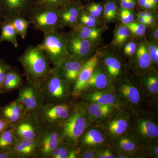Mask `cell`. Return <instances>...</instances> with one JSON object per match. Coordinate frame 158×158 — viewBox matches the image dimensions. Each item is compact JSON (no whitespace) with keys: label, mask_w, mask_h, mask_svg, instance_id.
<instances>
[{"label":"cell","mask_w":158,"mask_h":158,"mask_svg":"<svg viewBox=\"0 0 158 158\" xmlns=\"http://www.w3.org/2000/svg\"><path fill=\"white\" fill-rule=\"evenodd\" d=\"M27 115L23 105L18 99L0 106V117L15 125Z\"/></svg>","instance_id":"20"},{"label":"cell","mask_w":158,"mask_h":158,"mask_svg":"<svg viewBox=\"0 0 158 158\" xmlns=\"http://www.w3.org/2000/svg\"><path fill=\"white\" fill-rule=\"evenodd\" d=\"M117 14L118 19L124 25L135 20V13L133 10L123 9L118 6Z\"/></svg>","instance_id":"37"},{"label":"cell","mask_w":158,"mask_h":158,"mask_svg":"<svg viewBox=\"0 0 158 158\" xmlns=\"http://www.w3.org/2000/svg\"><path fill=\"white\" fill-rule=\"evenodd\" d=\"M23 84V80L18 70L11 65L6 73L0 91V94L12 92Z\"/></svg>","instance_id":"26"},{"label":"cell","mask_w":158,"mask_h":158,"mask_svg":"<svg viewBox=\"0 0 158 158\" xmlns=\"http://www.w3.org/2000/svg\"><path fill=\"white\" fill-rule=\"evenodd\" d=\"M149 0H136L137 5L139 8L142 9L144 5L146 4Z\"/></svg>","instance_id":"50"},{"label":"cell","mask_w":158,"mask_h":158,"mask_svg":"<svg viewBox=\"0 0 158 158\" xmlns=\"http://www.w3.org/2000/svg\"><path fill=\"white\" fill-rule=\"evenodd\" d=\"M8 21L11 23L18 35H19L22 39H24L27 36L28 29L31 24L29 20L25 17L20 16Z\"/></svg>","instance_id":"33"},{"label":"cell","mask_w":158,"mask_h":158,"mask_svg":"<svg viewBox=\"0 0 158 158\" xmlns=\"http://www.w3.org/2000/svg\"><path fill=\"white\" fill-rule=\"evenodd\" d=\"M27 81L39 88L51 73L48 59L38 46L30 45L18 58Z\"/></svg>","instance_id":"1"},{"label":"cell","mask_w":158,"mask_h":158,"mask_svg":"<svg viewBox=\"0 0 158 158\" xmlns=\"http://www.w3.org/2000/svg\"><path fill=\"white\" fill-rule=\"evenodd\" d=\"M103 67L113 82L119 81L123 73V65L120 58L114 53H108L102 56Z\"/></svg>","instance_id":"22"},{"label":"cell","mask_w":158,"mask_h":158,"mask_svg":"<svg viewBox=\"0 0 158 158\" xmlns=\"http://www.w3.org/2000/svg\"><path fill=\"white\" fill-rule=\"evenodd\" d=\"M80 150L78 158H96L98 150L97 148H86L79 147Z\"/></svg>","instance_id":"41"},{"label":"cell","mask_w":158,"mask_h":158,"mask_svg":"<svg viewBox=\"0 0 158 158\" xmlns=\"http://www.w3.org/2000/svg\"><path fill=\"white\" fill-rule=\"evenodd\" d=\"M147 51L150 58L152 64L157 65L158 64V43L145 40Z\"/></svg>","instance_id":"39"},{"label":"cell","mask_w":158,"mask_h":158,"mask_svg":"<svg viewBox=\"0 0 158 158\" xmlns=\"http://www.w3.org/2000/svg\"><path fill=\"white\" fill-rule=\"evenodd\" d=\"M38 140H17L10 153L14 158H36Z\"/></svg>","instance_id":"23"},{"label":"cell","mask_w":158,"mask_h":158,"mask_svg":"<svg viewBox=\"0 0 158 158\" xmlns=\"http://www.w3.org/2000/svg\"><path fill=\"white\" fill-rule=\"evenodd\" d=\"M103 54L102 51H96L93 56L84 62L73 88L72 91V98H79L81 94L83 92L85 85L93 73L94 70L100 63Z\"/></svg>","instance_id":"13"},{"label":"cell","mask_w":158,"mask_h":158,"mask_svg":"<svg viewBox=\"0 0 158 158\" xmlns=\"http://www.w3.org/2000/svg\"><path fill=\"white\" fill-rule=\"evenodd\" d=\"M64 34L68 56L84 62L91 56L97 44L83 39L71 31Z\"/></svg>","instance_id":"10"},{"label":"cell","mask_w":158,"mask_h":158,"mask_svg":"<svg viewBox=\"0 0 158 158\" xmlns=\"http://www.w3.org/2000/svg\"><path fill=\"white\" fill-rule=\"evenodd\" d=\"M27 18L35 30L44 34L59 31L63 28L59 16V8L52 7L32 8Z\"/></svg>","instance_id":"5"},{"label":"cell","mask_w":158,"mask_h":158,"mask_svg":"<svg viewBox=\"0 0 158 158\" xmlns=\"http://www.w3.org/2000/svg\"><path fill=\"white\" fill-rule=\"evenodd\" d=\"M129 30L127 27L123 24H118L116 26L114 31V37L111 45L117 49L122 48L123 45L131 35Z\"/></svg>","instance_id":"30"},{"label":"cell","mask_w":158,"mask_h":158,"mask_svg":"<svg viewBox=\"0 0 158 158\" xmlns=\"http://www.w3.org/2000/svg\"><path fill=\"white\" fill-rule=\"evenodd\" d=\"M113 83L103 66L99 63L85 85L83 92L92 90H113Z\"/></svg>","instance_id":"16"},{"label":"cell","mask_w":158,"mask_h":158,"mask_svg":"<svg viewBox=\"0 0 158 158\" xmlns=\"http://www.w3.org/2000/svg\"><path fill=\"white\" fill-rule=\"evenodd\" d=\"M136 19L135 20L136 21L138 22V23H140L143 24H144V23L146 21V19L144 18L141 16H139L138 15L136 14Z\"/></svg>","instance_id":"51"},{"label":"cell","mask_w":158,"mask_h":158,"mask_svg":"<svg viewBox=\"0 0 158 158\" xmlns=\"http://www.w3.org/2000/svg\"><path fill=\"white\" fill-rule=\"evenodd\" d=\"M16 140L13 127L4 131L0 134V151L10 152Z\"/></svg>","instance_id":"32"},{"label":"cell","mask_w":158,"mask_h":158,"mask_svg":"<svg viewBox=\"0 0 158 158\" xmlns=\"http://www.w3.org/2000/svg\"><path fill=\"white\" fill-rule=\"evenodd\" d=\"M141 90L145 96L157 99L158 94V74L156 70L151 69L142 74Z\"/></svg>","instance_id":"24"},{"label":"cell","mask_w":158,"mask_h":158,"mask_svg":"<svg viewBox=\"0 0 158 158\" xmlns=\"http://www.w3.org/2000/svg\"><path fill=\"white\" fill-rule=\"evenodd\" d=\"M115 147L117 151L132 154L135 156L140 150L141 145L138 140L130 133L125 134L115 140Z\"/></svg>","instance_id":"27"},{"label":"cell","mask_w":158,"mask_h":158,"mask_svg":"<svg viewBox=\"0 0 158 158\" xmlns=\"http://www.w3.org/2000/svg\"><path fill=\"white\" fill-rule=\"evenodd\" d=\"M133 36L138 38L144 37L147 28L143 24L140 23L135 20L125 25Z\"/></svg>","instance_id":"38"},{"label":"cell","mask_w":158,"mask_h":158,"mask_svg":"<svg viewBox=\"0 0 158 158\" xmlns=\"http://www.w3.org/2000/svg\"><path fill=\"white\" fill-rule=\"evenodd\" d=\"M18 90L17 98L24 106L27 115L39 119L40 111L43 105L39 88L27 81Z\"/></svg>","instance_id":"8"},{"label":"cell","mask_w":158,"mask_h":158,"mask_svg":"<svg viewBox=\"0 0 158 158\" xmlns=\"http://www.w3.org/2000/svg\"><path fill=\"white\" fill-rule=\"evenodd\" d=\"M135 63L136 68L142 74L151 69L152 64L146 47L145 40L139 43L135 53Z\"/></svg>","instance_id":"28"},{"label":"cell","mask_w":158,"mask_h":158,"mask_svg":"<svg viewBox=\"0 0 158 158\" xmlns=\"http://www.w3.org/2000/svg\"><path fill=\"white\" fill-rule=\"evenodd\" d=\"M83 10L94 17L100 19L102 17L103 11V2H89L84 6Z\"/></svg>","instance_id":"36"},{"label":"cell","mask_w":158,"mask_h":158,"mask_svg":"<svg viewBox=\"0 0 158 158\" xmlns=\"http://www.w3.org/2000/svg\"></svg>","instance_id":"54"},{"label":"cell","mask_w":158,"mask_h":158,"mask_svg":"<svg viewBox=\"0 0 158 158\" xmlns=\"http://www.w3.org/2000/svg\"><path fill=\"white\" fill-rule=\"evenodd\" d=\"M90 124L82 102H74L68 118L59 127L62 141L72 148H77L81 137Z\"/></svg>","instance_id":"2"},{"label":"cell","mask_w":158,"mask_h":158,"mask_svg":"<svg viewBox=\"0 0 158 158\" xmlns=\"http://www.w3.org/2000/svg\"><path fill=\"white\" fill-rule=\"evenodd\" d=\"M103 5L102 18L103 22L106 23H115L118 19V2L116 0H103Z\"/></svg>","instance_id":"31"},{"label":"cell","mask_w":158,"mask_h":158,"mask_svg":"<svg viewBox=\"0 0 158 158\" xmlns=\"http://www.w3.org/2000/svg\"><path fill=\"white\" fill-rule=\"evenodd\" d=\"M75 34L83 39L98 44L101 40L102 34L106 28L105 26L97 27H90L77 23L70 27Z\"/></svg>","instance_id":"25"},{"label":"cell","mask_w":158,"mask_h":158,"mask_svg":"<svg viewBox=\"0 0 158 158\" xmlns=\"http://www.w3.org/2000/svg\"><path fill=\"white\" fill-rule=\"evenodd\" d=\"M85 62L77 58L68 56L57 68H56L60 76L69 83L73 88Z\"/></svg>","instance_id":"17"},{"label":"cell","mask_w":158,"mask_h":158,"mask_svg":"<svg viewBox=\"0 0 158 158\" xmlns=\"http://www.w3.org/2000/svg\"><path fill=\"white\" fill-rule=\"evenodd\" d=\"M73 103L71 101L60 104L43 105L38 118L44 125L59 127L68 118Z\"/></svg>","instance_id":"7"},{"label":"cell","mask_w":158,"mask_h":158,"mask_svg":"<svg viewBox=\"0 0 158 158\" xmlns=\"http://www.w3.org/2000/svg\"><path fill=\"white\" fill-rule=\"evenodd\" d=\"M78 23L90 27H97L104 26V22L100 19L94 17L84 10L80 15Z\"/></svg>","instance_id":"35"},{"label":"cell","mask_w":158,"mask_h":158,"mask_svg":"<svg viewBox=\"0 0 158 158\" xmlns=\"http://www.w3.org/2000/svg\"><path fill=\"white\" fill-rule=\"evenodd\" d=\"M103 153L104 158H116V156L114 155L113 152L111 150V149L106 148V149L102 150Z\"/></svg>","instance_id":"47"},{"label":"cell","mask_w":158,"mask_h":158,"mask_svg":"<svg viewBox=\"0 0 158 158\" xmlns=\"http://www.w3.org/2000/svg\"><path fill=\"white\" fill-rule=\"evenodd\" d=\"M0 44L7 41L10 42L15 48H17L18 46V34L11 23L7 20L3 19L0 25Z\"/></svg>","instance_id":"29"},{"label":"cell","mask_w":158,"mask_h":158,"mask_svg":"<svg viewBox=\"0 0 158 158\" xmlns=\"http://www.w3.org/2000/svg\"><path fill=\"white\" fill-rule=\"evenodd\" d=\"M75 0H33L31 8L52 7L60 8Z\"/></svg>","instance_id":"34"},{"label":"cell","mask_w":158,"mask_h":158,"mask_svg":"<svg viewBox=\"0 0 158 158\" xmlns=\"http://www.w3.org/2000/svg\"><path fill=\"white\" fill-rule=\"evenodd\" d=\"M39 88L43 105L60 104L71 101L72 87L60 76L55 67Z\"/></svg>","instance_id":"3"},{"label":"cell","mask_w":158,"mask_h":158,"mask_svg":"<svg viewBox=\"0 0 158 158\" xmlns=\"http://www.w3.org/2000/svg\"><path fill=\"white\" fill-rule=\"evenodd\" d=\"M33 0H0V9L3 19L10 20L17 16L27 18Z\"/></svg>","instance_id":"15"},{"label":"cell","mask_w":158,"mask_h":158,"mask_svg":"<svg viewBox=\"0 0 158 158\" xmlns=\"http://www.w3.org/2000/svg\"><path fill=\"white\" fill-rule=\"evenodd\" d=\"M119 7L123 9L133 10L138 6L136 0H116Z\"/></svg>","instance_id":"44"},{"label":"cell","mask_w":158,"mask_h":158,"mask_svg":"<svg viewBox=\"0 0 158 158\" xmlns=\"http://www.w3.org/2000/svg\"><path fill=\"white\" fill-rule=\"evenodd\" d=\"M149 1L151 2L157 8H158V0H149Z\"/></svg>","instance_id":"52"},{"label":"cell","mask_w":158,"mask_h":158,"mask_svg":"<svg viewBox=\"0 0 158 158\" xmlns=\"http://www.w3.org/2000/svg\"><path fill=\"white\" fill-rule=\"evenodd\" d=\"M131 116L119 107L116 109L103 124L106 138L116 140L127 132Z\"/></svg>","instance_id":"11"},{"label":"cell","mask_w":158,"mask_h":158,"mask_svg":"<svg viewBox=\"0 0 158 158\" xmlns=\"http://www.w3.org/2000/svg\"><path fill=\"white\" fill-rule=\"evenodd\" d=\"M138 45L133 40H128L123 45V52L126 56L131 57L134 56L137 50Z\"/></svg>","instance_id":"40"},{"label":"cell","mask_w":158,"mask_h":158,"mask_svg":"<svg viewBox=\"0 0 158 158\" xmlns=\"http://www.w3.org/2000/svg\"><path fill=\"white\" fill-rule=\"evenodd\" d=\"M128 131L142 148L158 144V126L156 119L147 114H137L130 117Z\"/></svg>","instance_id":"4"},{"label":"cell","mask_w":158,"mask_h":158,"mask_svg":"<svg viewBox=\"0 0 158 158\" xmlns=\"http://www.w3.org/2000/svg\"><path fill=\"white\" fill-rule=\"evenodd\" d=\"M61 141L59 127L43 125L37 142L36 158H50L52 152Z\"/></svg>","instance_id":"12"},{"label":"cell","mask_w":158,"mask_h":158,"mask_svg":"<svg viewBox=\"0 0 158 158\" xmlns=\"http://www.w3.org/2000/svg\"><path fill=\"white\" fill-rule=\"evenodd\" d=\"M142 150L144 153L152 158L158 157V144H153L142 148Z\"/></svg>","instance_id":"43"},{"label":"cell","mask_w":158,"mask_h":158,"mask_svg":"<svg viewBox=\"0 0 158 158\" xmlns=\"http://www.w3.org/2000/svg\"><path fill=\"white\" fill-rule=\"evenodd\" d=\"M11 66L6 62L5 59L0 58V91L6 73Z\"/></svg>","instance_id":"42"},{"label":"cell","mask_w":158,"mask_h":158,"mask_svg":"<svg viewBox=\"0 0 158 158\" xmlns=\"http://www.w3.org/2000/svg\"><path fill=\"white\" fill-rule=\"evenodd\" d=\"M103 129L94 127L87 129L79 141V147L86 148H97L102 146L106 139Z\"/></svg>","instance_id":"21"},{"label":"cell","mask_w":158,"mask_h":158,"mask_svg":"<svg viewBox=\"0 0 158 158\" xmlns=\"http://www.w3.org/2000/svg\"><path fill=\"white\" fill-rule=\"evenodd\" d=\"M14 126L9 121L0 117V134L8 129L13 127Z\"/></svg>","instance_id":"45"},{"label":"cell","mask_w":158,"mask_h":158,"mask_svg":"<svg viewBox=\"0 0 158 158\" xmlns=\"http://www.w3.org/2000/svg\"><path fill=\"white\" fill-rule=\"evenodd\" d=\"M139 87L129 80L118 81L113 87V91L119 105L134 110L141 102V93Z\"/></svg>","instance_id":"9"},{"label":"cell","mask_w":158,"mask_h":158,"mask_svg":"<svg viewBox=\"0 0 158 158\" xmlns=\"http://www.w3.org/2000/svg\"><path fill=\"white\" fill-rule=\"evenodd\" d=\"M43 125L39 119L26 115L13 127L15 137L17 140H38Z\"/></svg>","instance_id":"14"},{"label":"cell","mask_w":158,"mask_h":158,"mask_svg":"<svg viewBox=\"0 0 158 158\" xmlns=\"http://www.w3.org/2000/svg\"><path fill=\"white\" fill-rule=\"evenodd\" d=\"M84 6L80 0H75L59 8V16L62 28H70L78 23Z\"/></svg>","instance_id":"18"},{"label":"cell","mask_w":158,"mask_h":158,"mask_svg":"<svg viewBox=\"0 0 158 158\" xmlns=\"http://www.w3.org/2000/svg\"><path fill=\"white\" fill-rule=\"evenodd\" d=\"M152 31L151 33L150 37L151 41L158 43V26L156 24L153 28H152Z\"/></svg>","instance_id":"46"},{"label":"cell","mask_w":158,"mask_h":158,"mask_svg":"<svg viewBox=\"0 0 158 158\" xmlns=\"http://www.w3.org/2000/svg\"><path fill=\"white\" fill-rule=\"evenodd\" d=\"M3 20V18L2 15V12H1V9H0V25H1V23Z\"/></svg>","instance_id":"53"},{"label":"cell","mask_w":158,"mask_h":158,"mask_svg":"<svg viewBox=\"0 0 158 158\" xmlns=\"http://www.w3.org/2000/svg\"><path fill=\"white\" fill-rule=\"evenodd\" d=\"M157 18L152 17L146 19L148 21L152 27L153 28L156 25V20Z\"/></svg>","instance_id":"49"},{"label":"cell","mask_w":158,"mask_h":158,"mask_svg":"<svg viewBox=\"0 0 158 158\" xmlns=\"http://www.w3.org/2000/svg\"><path fill=\"white\" fill-rule=\"evenodd\" d=\"M37 46L55 68H57L68 56L63 32L57 31L44 34L42 42Z\"/></svg>","instance_id":"6"},{"label":"cell","mask_w":158,"mask_h":158,"mask_svg":"<svg viewBox=\"0 0 158 158\" xmlns=\"http://www.w3.org/2000/svg\"><path fill=\"white\" fill-rule=\"evenodd\" d=\"M0 158H14L10 152H5L0 151Z\"/></svg>","instance_id":"48"},{"label":"cell","mask_w":158,"mask_h":158,"mask_svg":"<svg viewBox=\"0 0 158 158\" xmlns=\"http://www.w3.org/2000/svg\"><path fill=\"white\" fill-rule=\"evenodd\" d=\"M79 98L82 102L86 103H96L103 105L120 106L113 90L85 91L83 92Z\"/></svg>","instance_id":"19"}]
</instances>
